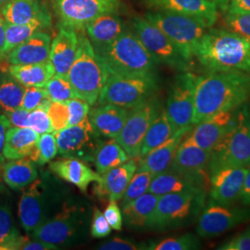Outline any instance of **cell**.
<instances>
[{
	"mask_svg": "<svg viewBox=\"0 0 250 250\" xmlns=\"http://www.w3.org/2000/svg\"><path fill=\"white\" fill-rule=\"evenodd\" d=\"M250 99V73L229 71L197 76L193 125L219 112L241 107Z\"/></svg>",
	"mask_w": 250,
	"mask_h": 250,
	"instance_id": "6da1fadb",
	"label": "cell"
},
{
	"mask_svg": "<svg viewBox=\"0 0 250 250\" xmlns=\"http://www.w3.org/2000/svg\"><path fill=\"white\" fill-rule=\"evenodd\" d=\"M194 58L208 72L250 73V42L224 28H208L198 42Z\"/></svg>",
	"mask_w": 250,
	"mask_h": 250,
	"instance_id": "7a4b0ae2",
	"label": "cell"
},
{
	"mask_svg": "<svg viewBox=\"0 0 250 250\" xmlns=\"http://www.w3.org/2000/svg\"><path fill=\"white\" fill-rule=\"evenodd\" d=\"M108 74H156L157 62L134 31L126 29L112 43L95 49Z\"/></svg>",
	"mask_w": 250,
	"mask_h": 250,
	"instance_id": "3957f363",
	"label": "cell"
},
{
	"mask_svg": "<svg viewBox=\"0 0 250 250\" xmlns=\"http://www.w3.org/2000/svg\"><path fill=\"white\" fill-rule=\"evenodd\" d=\"M250 167V113L246 104L238 107L232 126L210 151L208 175L228 168Z\"/></svg>",
	"mask_w": 250,
	"mask_h": 250,
	"instance_id": "277c9868",
	"label": "cell"
},
{
	"mask_svg": "<svg viewBox=\"0 0 250 250\" xmlns=\"http://www.w3.org/2000/svg\"><path fill=\"white\" fill-rule=\"evenodd\" d=\"M67 76L77 98L85 100L90 106L98 102L108 72L88 37L79 36L77 54Z\"/></svg>",
	"mask_w": 250,
	"mask_h": 250,
	"instance_id": "5b68a950",
	"label": "cell"
},
{
	"mask_svg": "<svg viewBox=\"0 0 250 250\" xmlns=\"http://www.w3.org/2000/svg\"><path fill=\"white\" fill-rule=\"evenodd\" d=\"M207 199V190L160 196L148 228L165 231L196 223Z\"/></svg>",
	"mask_w": 250,
	"mask_h": 250,
	"instance_id": "8992f818",
	"label": "cell"
},
{
	"mask_svg": "<svg viewBox=\"0 0 250 250\" xmlns=\"http://www.w3.org/2000/svg\"><path fill=\"white\" fill-rule=\"evenodd\" d=\"M159 89L156 74H108L98 99L99 105L111 104L131 109L155 96Z\"/></svg>",
	"mask_w": 250,
	"mask_h": 250,
	"instance_id": "52a82bcc",
	"label": "cell"
},
{
	"mask_svg": "<svg viewBox=\"0 0 250 250\" xmlns=\"http://www.w3.org/2000/svg\"><path fill=\"white\" fill-rule=\"evenodd\" d=\"M145 18L159 27L192 62L197 44L208 29L204 23L194 17L166 10L147 12Z\"/></svg>",
	"mask_w": 250,
	"mask_h": 250,
	"instance_id": "ba28073f",
	"label": "cell"
},
{
	"mask_svg": "<svg viewBox=\"0 0 250 250\" xmlns=\"http://www.w3.org/2000/svg\"><path fill=\"white\" fill-rule=\"evenodd\" d=\"M132 25L135 35L157 62L165 64L179 72L188 71L192 62H188L159 27L145 17L138 16L133 19Z\"/></svg>",
	"mask_w": 250,
	"mask_h": 250,
	"instance_id": "9c48e42d",
	"label": "cell"
},
{
	"mask_svg": "<svg viewBox=\"0 0 250 250\" xmlns=\"http://www.w3.org/2000/svg\"><path fill=\"white\" fill-rule=\"evenodd\" d=\"M250 220V206L223 205L209 199L198 216L196 232L200 238L209 239Z\"/></svg>",
	"mask_w": 250,
	"mask_h": 250,
	"instance_id": "30bf717a",
	"label": "cell"
},
{
	"mask_svg": "<svg viewBox=\"0 0 250 250\" xmlns=\"http://www.w3.org/2000/svg\"><path fill=\"white\" fill-rule=\"evenodd\" d=\"M162 107L156 94L129 110L125 125L115 138L129 158H138L146 133Z\"/></svg>",
	"mask_w": 250,
	"mask_h": 250,
	"instance_id": "8fae6325",
	"label": "cell"
},
{
	"mask_svg": "<svg viewBox=\"0 0 250 250\" xmlns=\"http://www.w3.org/2000/svg\"><path fill=\"white\" fill-rule=\"evenodd\" d=\"M54 134L58 145V154L64 158L85 162H94L97 150L102 144V136L92 127L88 117L80 124L68 126Z\"/></svg>",
	"mask_w": 250,
	"mask_h": 250,
	"instance_id": "7c38bea8",
	"label": "cell"
},
{
	"mask_svg": "<svg viewBox=\"0 0 250 250\" xmlns=\"http://www.w3.org/2000/svg\"><path fill=\"white\" fill-rule=\"evenodd\" d=\"M197 77L192 72H182L170 87L165 110L174 133L194 126V95Z\"/></svg>",
	"mask_w": 250,
	"mask_h": 250,
	"instance_id": "4fadbf2b",
	"label": "cell"
},
{
	"mask_svg": "<svg viewBox=\"0 0 250 250\" xmlns=\"http://www.w3.org/2000/svg\"><path fill=\"white\" fill-rule=\"evenodd\" d=\"M120 6V0H53L60 25L75 31L84 29L102 14L117 12Z\"/></svg>",
	"mask_w": 250,
	"mask_h": 250,
	"instance_id": "5bb4252c",
	"label": "cell"
},
{
	"mask_svg": "<svg viewBox=\"0 0 250 250\" xmlns=\"http://www.w3.org/2000/svg\"><path fill=\"white\" fill-rule=\"evenodd\" d=\"M188 134L179 145L169 169L193 179L208 188L209 184L208 164L210 151L193 143L188 138Z\"/></svg>",
	"mask_w": 250,
	"mask_h": 250,
	"instance_id": "9a60e30c",
	"label": "cell"
},
{
	"mask_svg": "<svg viewBox=\"0 0 250 250\" xmlns=\"http://www.w3.org/2000/svg\"><path fill=\"white\" fill-rule=\"evenodd\" d=\"M78 209L71 207L66 208L52 219L45 221L39 225L32 236L41 241L46 242L57 247L63 246L71 241L78 232L82 224Z\"/></svg>",
	"mask_w": 250,
	"mask_h": 250,
	"instance_id": "2e32d148",
	"label": "cell"
},
{
	"mask_svg": "<svg viewBox=\"0 0 250 250\" xmlns=\"http://www.w3.org/2000/svg\"><path fill=\"white\" fill-rule=\"evenodd\" d=\"M237 109L222 111L199 122L188 132V138L199 147L211 151L232 126Z\"/></svg>",
	"mask_w": 250,
	"mask_h": 250,
	"instance_id": "e0dca14e",
	"label": "cell"
},
{
	"mask_svg": "<svg viewBox=\"0 0 250 250\" xmlns=\"http://www.w3.org/2000/svg\"><path fill=\"white\" fill-rule=\"evenodd\" d=\"M248 170L249 168H228L209 175V199L223 205H232L239 200Z\"/></svg>",
	"mask_w": 250,
	"mask_h": 250,
	"instance_id": "ac0fdd59",
	"label": "cell"
},
{
	"mask_svg": "<svg viewBox=\"0 0 250 250\" xmlns=\"http://www.w3.org/2000/svg\"><path fill=\"white\" fill-rule=\"evenodd\" d=\"M155 10H166L197 19L208 28L213 26L218 19V9L208 0H143Z\"/></svg>",
	"mask_w": 250,
	"mask_h": 250,
	"instance_id": "d6986e66",
	"label": "cell"
},
{
	"mask_svg": "<svg viewBox=\"0 0 250 250\" xmlns=\"http://www.w3.org/2000/svg\"><path fill=\"white\" fill-rule=\"evenodd\" d=\"M79 45L77 32L68 27L60 25V30L51 41L49 62L53 66L55 74L67 76L75 60Z\"/></svg>",
	"mask_w": 250,
	"mask_h": 250,
	"instance_id": "ffe728a7",
	"label": "cell"
},
{
	"mask_svg": "<svg viewBox=\"0 0 250 250\" xmlns=\"http://www.w3.org/2000/svg\"><path fill=\"white\" fill-rule=\"evenodd\" d=\"M137 167L136 158H130L125 163L102 174L100 182L95 186L96 195L109 201H120Z\"/></svg>",
	"mask_w": 250,
	"mask_h": 250,
	"instance_id": "44dd1931",
	"label": "cell"
},
{
	"mask_svg": "<svg viewBox=\"0 0 250 250\" xmlns=\"http://www.w3.org/2000/svg\"><path fill=\"white\" fill-rule=\"evenodd\" d=\"M19 218L22 228L29 233L45 222V199L41 181L36 179L23 189L19 203Z\"/></svg>",
	"mask_w": 250,
	"mask_h": 250,
	"instance_id": "7402d4cb",
	"label": "cell"
},
{
	"mask_svg": "<svg viewBox=\"0 0 250 250\" xmlns=\"http://www.w3.org/2000/svg\"><path fill=\"white\" fill-rule=\"evenodd\" d=\"M51 37L44 32H37L7 54L10 65L45 62L49 60Z\"/></svg>",
	"mask_w": 250,
	"mask_h": 250,
	"instance_id": "603a6c76",
	"label": "cell"
},
{
	"mask_svg": "<svg viewBox=\"0 0 250 250\" xmlns=\"http://www.w3.org/2000/svg\"><path fill=\"white\" fill-rule=\"evenodd\" d=\"M129 109L111 104L99 105L89 111L88 120L92 127L102 137L115 139L122 131Z\"/></svg>",
	"mask_w": 250,
	"mask_h": 250,
	"instance_id": "cb8c5ba5",
	"label": "cell"
},
{
	"mask_svg": "<svg viewBox=\"0 0 250 250\" xmlns=\"http://www.w3.org/2000/svg\"><path fill=\"white\" fill-rule=\"evenodd\" d=\"M49 169L60 178L72 184L81 191L85 192L91 183H99L101 175L94 171L85 161L65 158L53 161L49 164Z\"/></svg>",
	"mask_w": 250,
	"mask_h": 250,
	"instance_id": "d4e9b609",
	"label": "cell"
},
{
	"mask_svg": "<svg viewBox=\"0 0 250 250\" xmlns=\"http://www.w3.org/2000/svg\"><path fill=\"white\" fill-rule=\"evenodd\" d=\"M84 29L94 48L98 49L112 43L126 27L117 12H108L90 21Z\"/></svg>",
	"mask_w": 250,
	"mask_h": 250,
	"instance_id": "484cf974",
	"label": "cell"
},
{
	"mask_svg": "<svg viewBox=\"0 0 250 250\" xmlns=\"http://www.w3.org/2000/svg\"><path fill=\"white\" fill-rule=\"evenodd\" d=\"M191 129L181 130L174 133L166 142L161 144V146L147 153L142 158H139L137 168L148 170L153 174V176L168 170L170 167L171 161L173 160L179 145Z\"/></svg>",
	"mask_w": 250,
	"mask_h": 250,
	"instance_id": "4316f807",
	"label": "cell"
},
{
	"mask_svg": "<svg viewBox=\"0 0 250 250\" xmlns=\"http://www.w3.org/2000/svg\"><path fill=\"white\" fill-rule=\"evenodd\" d=\"M6 22L28 23L37 19L50 17V12L40 0H10L0 9Z\"/></svg>",
	"mask_w": 250,
	"mask_h": 250,
	"instance_id": "83f0119b",
	"label": "cell"
},
{
	"mask_svg": "<svg viewBox=\"0 0 250 250\" xmlns=\"http://www.w3.org/2000/svg\"><path fill=\"white\" fill-rule=\"evenodd\" d=\"M207 190L205 186L174 170H164L153 176L147 192L158 196L170 193Z\"/></svg>",
	"mask_w": 250,
	"mask_h": 250,
	"instance_id": "f1b7e54d",
	"label": "cell"
},
{
	"mask_svg": "<svg viewBox=\"0 0 250 250\" xmlns=\"http://www.w3.org/2000/svg\"><path fill=\"white\" fill-rule=\"evenodd\" d=\"M159 198L160 196L146 192L129 204L124 206L123 219L125 224L132 229L148 228Z\"/></svg>",
	"mask_w": 250,
	"mask_h": 250,
	"instance_id": "f546056e",
	"label": "cell"
},
{
	"mask_svg": "<svg viewBox=\"0 0 250 250\" xmlns=\"http://www.w3.org/2000/svg\"><path fill=\"white\" fill-rule=\"evenodd\" d=\"M39 134L29 127H9L3 149L5 160H17L29 157L35 148Z\"/></svg>",
	"mask_w": 250,
	"mask_h": 250,
	"instance_id": "4dcf8cb0",
	"label": "cell"
},
{
	"mask_svg": "<svg viewBox=\"0 0 250 250\" xmlns=\"http://www.w3.org/2000/svg\"><path fill=\"white\" fill-rule=\"evenodd\" d=\"M36 179V163L29 157L10 160L3 166V180L13 190H22Z\"/></svg>",
	"mask_w": 250,
	"mask_h": 250,
	"instance_id": "1f68e13d",
	"label": "cell"
},
{
	"mask_svg": "<svg viewBox=\"0 0 250 250\" xmlns=\"http://www.w3.org/2000/svg\"><path fill=\"white\" fill-rule=\"evenodd\" d=\"M7 71L25 87H44L45 83L55 74L53 66L49 61L35 64L9 65Z\"/></svg>",
	"mask_w": 250,
	"mask_h": 250,
	"instance_id": "d6a6232c",
	"label": "cell"
},
{
	"mask_svg": "<svg viewBox=\"0 0 250 250\" xmlns=\"http://www.w3.org/2000/svg\"><path fill=\"white\" fill-rule=\"evenodd\" d=\"M52 25V17L37 19L28 23L12 24L6 22V45H5V57L14 47L24 42L29 37L37 32H41L50 28Z\"/></svg>",
	"mask_w": 250,
	"mask_h": 250,
	"instance_id": "836d02e7",
	"label": "cell"
},
{
	"mask_svg": "<svg viewBox=\"0 0 250 250\" xmlns=\"http://www.w3.org/2000/svg\"><path fill=\"white\" fill-rule=\"evenodd\" d=\"M173 134L174 132L167 116L165 107H162L160 114L153 121L146 133L138 158H142L161 144L166 142Z\"/></svg>",
	"mask_w": 250,
	"mask_h": 250,
	"instance_id": "e575fe53",
	"label": "cell"
},
{
	"mask_svg": "<svg viewBox=\"0 0 250 250\" xmlns=\"http://www.w3.org/2000/svg\"><path fill=\"white\" fill-rule=\"evenodd\" d=\"M129 159V156L121 145L115 139H110L100 145L95 155L94 163L97 172L102 175Z\"/></svg>",
	"mask_w": 250,
	"mask_h": 250,
	"instance_id": "d590c367",
	"label": "cell"
},
{
	"mask_svg": "<svg viewBox=\"0 0 250 250\" xmlns=\"http://www.w3.org/2000/svg\"><path fill=\"white\" fill-rule=\"evenodd\" d=\"M25 86L9 72L0 70V110L7 113L21 106Z\"/></svg>",
	"mask_w": 250,
	"mask_h": 250,
	"instance_id": "8d00e7d4",
	"label": "cell"
},
{
	"mask_svg": "<svg viewBox=\"0 0 250 250\" xmlns=\"http://www.w3.org/2000/svg\"><path fill=\"white\" fill-rule=\"evenodd\" d=\"M27 237L16 229L9 208L0 205V250H18Z\"/></svg>",
	"mask_w": 250,
	"mask_h": 250,
	"instance_id": "74e56055",
	"label": "cell"
},
{
	"mask_svg": "<svg viewBox=\"0 0 250 250\" xmlns=\"http://www.w3.org/2000/svg\"><path fill=\"white\" fill-rule=\"evenodd\" d=\"M200 237L195 233H186L179 236L168 237L159 242L151 243L147 250H196L201 249Z\"/></svg>",
	"mask_w": 250,
	"mask_h": 250,
	"instance_id": "f35d334b",
	"label": "cell"
},
{
	"mask_svg": "<svg viewBox=\"0 0 250 250\" xmlns=\"http://www.w3.org/2000/svg\"><path fill=\"white\" fill-rule=\"evenodd\" d=\"M58 155V145L54 133L39 135L37 143L29 158L38 165H45Z\"/></svg>",
	"mask_w": 250,
	"mask_h": 250,
	"instance_id": "ab89813d",
	"label": "cell"
},
{
	"mask_svg": "<svg viewBox=\"0 0 250 250\" xmlns=\"http://www.w3.org/2000/svg\"><path fill=\"white\" fill-rule=\"evenodd\" d=\"M152 178L153 174L148 170L137 168L133 178L131 179L125 190L124 196L120 200L122 207L129 204L137 197H141L145 193H146L151 183Z\"/></svg>",
	"mask_w": 250,
	"mask_h": 250,
	"instance_id": "60d3db41",
	"label": "cell"
},
{
	"mask_svg": "<svg viewBox=\"0 0 250 250\" xmlns=\"http://www.w3.org/2000/svg\"><path fill=\"white\" fill-rule=\"evenodd\" d=\"M47 98L51 101L66 102L69 99L77 98L68 76L54 74L44 86Z\"/></svg>",
	"mask_w": 250,
	"mask_h": 250,
	"instance_id": "b9f144b4",
	"label": "cell"
},
{
	"mask_svg": "<svg viewBox=\"0 0 250 250\" xmlns=\"http://www.w3.org/2000/svg\"><path fill=\"white\" fill-rule=\"evenodd\" d=\"M223 28L244 37L250 42V13L227 12L222 21Z\"/></svg>",
	"mask_w": 250,
	"mask_h": 250,
	"instance_id": "7bdbcfd3",
	"label": "cell"
},
{
	"mask_svg": "<svg viewBox=\"0 0 250 250\" xmlns=\"http://www.w3.org/2000/svg\"><path fill=\"white\" fill-rule=\"evenodd\" d=\"M47 114L51 122L53 133L68 127L69 109L66 102L52 101L47 108Z\"/></svg>",
	"mask_w": 250,
	"mask_h": 250,
	"instance_id": "ee69618b",
	"label": "cell"
},
{
	"mask_svg": "<svg viewBox=\"0 0 250 250\" xmlns=\"http://www.w3.org/2000/svg\"><path fill=\"white\" fill-rule=\"evenodd\" d=\"M29 128L39 134L53 133L52 125L47 111L42 107H36L29 115Z\"/></svg>",
	"mask_w": 250,
	"mask_h": 250,
	"instance_id": "f6af8a7d",
	"label": "cell"
},
{
	"mask_svg": "<svg viewBox=\"0 0 250 250\" xmlns=\"http://www.w3.org/2000/svg\"><path fill=\"white\" fill-rule=\"evenodd\" d=\"M66 104L69 109L68 126L78 125L88 117L90 105L85 100L79 98H74L67 100Z\"/></svg>",
	"mask_w": 250,
	"mask_h": 250,
	"instance_id": "bcb514c9",
	"label": "cell"
},
{
	"mask_svg": "<svg viewBox=\"0 0 250 250\" xmlns=\"http://www.w3.org/2000/svg\"><path fill=\"white\" fill-rule=\"evenodd\" d=\"M46 98L47 95L44 87L26 86L21 107L26 109L28 111H32L36 109V107H38L41 102Z\"/></svg>",
	"mask_w": 250,
	"mask_h": 250,
	"instance_id": "7dc6e473",
	"label": "cell"
},
{
	"mask_svg": "<svg viewBox=\"0 0 250 250\" xmlns=\"http://www.w3.org/2000/svg\"><path fill=\"white\" fill-rule=\"evenodd\" d=\"M217 250H250V224L241 232L220 245Z\"/></svg>",
	"mask_w": 250,
	"mask_h": 250,
	"instance_id": "c3c4849f",
	"label": "cell"
},
{
	"mask_svg": "<svg viewBox=\"0 0 250 250\" xmlns=\"http://www.w3.org/2000/svg\"><path fill=\"white\" fill-rule=\"evenodd\" d=\"M111 232V227L107 222L104 214L98 208H95L91 224V235L95 238L106 237Z\"/></svg>",
	"mask_w": 250,
	"mask_h": 250,
	"instance_id": "681fc988",
	"label": "cell"
},
{
	"mask_svg": "<svg viewBox=\"0 0 250 250\" xmlns=\"http://www.w3.org/2000/svg\"><path fill=\"white\" fill-rule=\"evenodd\" d=\"M103 214L111 229L116 231L122 230L124 219L120 207L117 204L116 201H109V204L107 206Z\"/></svg>",
	"mask_w": 250,
	"mask_h": 250,
	"instance_id": "f907efd6",
	"label": "cell"
},
{
	"mask_svg": "<svg viewBox=\"0 0 250 250\" xmlns=\"http://www.w3.org/2000/svg\"><path fill=\"white\" fill-rule=\"evenodd\" d=\"M31 111L19 107L7 113H4L9 120L10 127L24 128L29 126V115Z\"/></svg>",
	"mask_w": 250,
	"mask_h": 250,
	"instance_id": "816d5d0a",
	"label": "cell"
},
{
	"mask_svg": "<svg viewBox=\"0 0 250 250\" xmlns=\"http://www.w3.org/2000/svg\"><path fill=\"white\" fill-rule=\"evenodd\" d=\"M101 250H136L141 248L130 240L123 239L120 237H114L111 240L102 244L99 248Z\"/></svg>",
	"mask_w": 250,
	"mask_h": 250,
	"instance_id": "f5cc1de1",
	"label": "cell"
},
{
	"mask_svg": "<svg viewBox=\"0 0 250 250\" xmlns=\"http://www.w3.org/2000/svg\"><path fill=\"white\" fill-rule=\"evenodd\" d=\"M59 248L55 245L46 243V242L37 240V239H29L26 238L25 241L21 245L20 250H58Z\"/></svg>",
	"mask_w": 250,
	"mask_h": 250,
	"instance_id": "db71d44e",
	"label": "cell"
},
{
	"mask_svg": "<svg viewBox=\"0 0 250 250\" xmlns=\"http://www.w3.org/2000/svg\"><path fill=\"white\" fill-rule=\"evenodd\" d=\"M9 127L10 125L7 116L4 113L0 114V164L4 163V160H5L3 156V149H4V145L6 140V134Z\"/></svg>",
	"mask_w": 250,
	"mask_h": 250,
	"instance_id": "11a10c76",
	"label": "cell"
},
{
	"mask_svg": "<svg viewBox=\"0 0 250 250\" xmlns=\"http://www.w3.org/2000/svg\"><path fill=\"white\" fill-rule=\"evenodd\" d=\"M227 11L230 13H250V0H230Z\"/></svg>",
	"mask_w": 250,
	"mask_h": 250,
	"instance_id": "9f6ffc18",
	"label": "cell"
},
{
	"mask_svg": "<svg viewBox=\"0 0 250 250\" xmlns=\"http://www.w3.org/2000/svg\"><path fill=\"white\" fill-rule=\"evenodd\" d=\"M239 200L241 201L243 205L250 206V168H249L245 180H244Z\"/></svg>",
	"mask_w": 250,
	"mask_h": 250,
	"instance_id": "6f0895ef",
	"label": "cell"
},
{
	"mask_svg": "<svg viewBox=\"0 0 250 250\" xmlns=\"http://www.w3.org/2000/svg\"><path fill=\"white\" fill-rule=\"evenodd\" d=\"M5 45H6V21L0 13V60L5 57Z\"/></svg>",
	"mask_w": 250,
	"mask_h": 250,
	"instance_id": "680465c9",
	"label": "cell"
},
{
	"mask_svg": "<svg viewBox=\"0 0 250 250\" xmlns=\"http://www.w3.org/2000/svg\"><path fill=\"white\" fill-rule=\"evenodd\" d=\"M211 3H213L215 6L217 7V9H222V10H227L230 0H208Z\"/></svg>",
	"mask_w": 250,
	"mask_h": 250,
	"instance_id": "91938a15",
	"label": "cell"
},
{
	"mask_svg": "<svg viewBox=\"0 0 250 250\" xmlns=\"http://www.w3.org/2000/svg\"><path fill=\"white\" fill-rule=\"evenodd\" d=\"M10 0H0V9L3 7V6H5L7 3H9Z\"/></svg>",
	"mask_w": 250,
	"mask_h": 250,
	"instance_id": "94428289",
	"label": "cell"
},
{
	"mask_svg": "<svg viewBox=\"0 0 250 250\" xmlns=\"http://www.w3.org/2000/svg\"></svg>",
	"mask_w": 250,
	"mask_h": 250,
	"instance_id": "6125c7cd",
	"label": "cell"
}]
</instances>
